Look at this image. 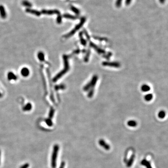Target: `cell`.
Instances as JSON below:
<instances>
[{
	"label": "cell",
	"mask_w": 168,
	"mask_h": 168,
	"mask_svg": "<svg viewBox=\"0 0 168 168\" xmlns=\"http://www.w3.org/2000/svg\"><path fill=\"white\" fill-rule=\"evenodd\" d=\"M59 147L58 144H55L53 146L51 157V166L52 168H56L57 164V158Z\"/></svg>",
	"instance_id": "obj_1"
},
{
	"label": "cell",
	"mask_w": 168,
	"mask_h": 168,
	"mask_svg": "<svg viewBox=\"0 0 168 168\" xmlns=\"http://www.w3.org/2000/svg\"><path fill=\"white\" fill-rule=\"evenodd\" d=\"M64 59V62H65V69L63 70H62V71L60 72V73H58L55 78H53V81L55 82L56 81H57L59 78L61 77L64 74H65L69 69V66H68V61H67V56H64L63 57Z\"/></svg>",
	"instance_id": "obj_2"
},
{
	"label": "cell",
	"mask_w": 168,
	"mask_h": 168,
	"mask_svg": "<svg viewBox=\"0 0 168 168\" xmlns=\"http://www.w3.org/2000/svg\"><path fill=\"white\" fill-rule=\"evenodd\" d=\"M86 18L85 17L82 18L81 19V21L80 22V23L78 24L77 26H76L75 28L73 29V30H72V31H71L69 34L65 35V37H69L73 35L78 29H79L83 26V25L84 24L85 22L86 21Z\"/></svg>",
	"instance_id": "obj_3"
},
{
	"label": "cell",
	"mask_w": 168,
	"mask_h": 168,
	"mask_svg": "<svg viewBox=\"0 0 168 168\" xmlns=\"http://www.w3.org/2000/svg\"><path fill=\"white\" fill-rule=\"evenodd\" d=\"M41 14L47 15H52L54 14H57L58 15H60V12L59 10L56 9H50V10H46V9H43L41 11Z\"/></svg>",
	"instance_id": "obj_4"
},
{
	"label": "cell",
	"mask_w": 168,
	"mask_h": 168,
	"mask_svg": "<svg viewBox=\"0 0 168 168\" xmlns=\"http://www.w3.org/2000/svg\"><path fill=\"white\" fill-rule=\"evenodd\" d=\"M99 143L100 146L103 148L104 149L106 150H109L110 149V146L109 144H108L103 139H100L99 141Z\"/></svg>",
	"instance_id": "obj_5"
},
{
	"label": "cell",
	"mask_w": 168,
	"mask_h": 168,
	"mask_svg": "<svg viewBox=\"0 0 168 168\" xmlns=\"http://www.w3.org/2000/svg\"><path fill=\"white\" fill-rule=\"evenodd\" d=\"M25 11L27 13H30L31 14L34 15L37 17H39L41 15V13L40 11L35 10V9H33L27 8L26 9Z\"/></svg>",
	"instance_id": "obj_6"
},
{
	"label": "cell",
	"mask_w": 168,
	"mask_h": 168,
	"mask_svg": "<svg viewBox=\"0 0 168 168\" xmlns=\"http://www.w3.org/2000/svg\"><path fill=\"white\" fill-rule=\"evenodd\" d=\"M0 16L3 19H5L7 17V13L4 7L2 5H0Z\"/></svg>",
	"instance_id": "obj_7"
},
{
	"label": "cell",
	"mask_w": 168,
	"mask_h": 168,
	"mask_svg": "<svg viewBox=\"0 0 168 168\" xmlns=\"http://www.w3.org/2000/svg\"><path fill=\"white\" fill-rule=\"evenodd\" d=\"M141 164L143 166H144L145 167H146V168H152L150 162L148 161L146 159L142 160L141 161Z\"/></svg>",
	"instance_id": "obj_8"
},
{
	"label": "cell",
	"mask_w": 168,
	"mask_h": 168,
	"mask_svg": "<svg viewBox=\"0 0 168 168\" xmlns=\"http://www.w3.org/2000/svg\"><path fill=\"white\" fill-rule=\"evenodd\" d=\"M21 74H22V76H23L24 77H27V76H28L29 75V74H30L29 70L27 68H26V67L23 68L21 70Z\"/></svg>",
	"instance_id": "obj_9"
},
{
	"label": "cell",
	"mask_w": 168,
	"mask_h": 168,
	"mask_svg": "<svg viewBox=\"0 0 168 168\" xmlns=\"http://www.w3.org/2000/svg\"><path fill=\"white\" fill-rule=\"evenodd\" d=\"M134 158H135V155H133L131 156V157L130 158V159L129 160V161H128V162L127 163V167L130 168L132 166L133 163H134Z\"/></svg>",
	"instance_id": "obj_10"
},
{
	"label": "cell",
	"mask_w": 168,
	"mask_h": 168,
	"mask_svg": "<svg viewBox=\"0 0 168 168\" xmlns=\"http://www.w3.org/2000/svg\"><path fill=\"white\" fill-rule=\"evenodd\" d=\"M8 78L9 80H16L17 79V77L15 75L14 73L12 72H9L8 74Z\"/></svg>",
	"instance_id": "obj_11"
},
{
	"label": "cell",
	"mask_w": 168,
	"mask_h": 168,
	"mask_svg": "<svg viewBox=\"0 0 168 168\" xmlns=\"http://www.w3.org/2000/svg\"><path fill=\"white\" fill-rule=\"evenodd\" d=\"M22 4L23 6H24L26 7H27L28 8H30L32 6V3L30 1L26 0H23L22 2Z\"/></svg>",
	"instance_id": "obj_12"
},
{
	"label": "cell",
	"mask_w": 168,
	"mask_h": 168,
	"mask_svg": "<svg viewBox=\"0 0 168 168\" xmlns=\"http://www.w3.org/2000/svg\"><path fill=\"white\" fill-rule=\"evenodd\" d=\"M141 90L144 92H147L150 90V87L147 84H144L141 86Z\"/></svg>",
	"instance_id": "obj_13"
},
{
	"label": "cell",
	"mask_w": 168,
	"mask_h": 168,
	"mask_svg": "<svg viewBox=\"0 0 168 168\" xmlns=\"http://www.w3.org/2000/svg\"><path fill=\"white\" fill-rule=\"evenodd\" d=\"M127 124L130 127H135L137 126V122L134 120H130L128 122Z\"/></svg>",
	"instance_id": "obj_14"
},
{
	"label": "cell",
	"mask_w": 168,
	"mask_h": 168,
	"mask_svg": "<svg viewBox=\"0 0 168 168\" xmlns=\"http://www.w3.org/2000/svg\"><path fill=\"white\" fill-rule=\"evenodd\" d=\"M166 112L164 110H161L158 113V117H159L160 119H163L164 118L165 116H166Z\"/></svg>",
	"instance_id": "obj_15"
},
{
	"label": "cell",
	"mask_w": 168,
	"mask_h": 168,
	"mask_svg": "<svg viewBox=\"0 0 168 168\" xmlns=\"http://www.w3.org/2000/svg\"><path fill=\"white\" fill-rule=\"evenodd\" d=\"M31 109H32L31 104L29 103L24 106V107L23 108V110L24 111H29L31 110Z\"/></svg>",
	"instance_id": "obj_16"
},
{
	"label": "cell",
	"mask_w": 168,
	"mask_h": 168,
	"mask_svg": "<svg viewBox=\"0 0 168 168\" xmlns=\"http://www.w3.org/2000/svg\"><path fill=\"white\" fill-rule=\"evenodd\" d=\"M103 65H108V66H114V67H119L120 66V65L115 63H107V62H104L103 64Z\"/></svg>",
	"instance_id": "obj_17"
},
{
	"label": "cell",
	"mask_w": 168,
	"mask_h": 168,
	"mask_svg": "<svg viewBox=\"0 0 168 168\" xmlns=\"http://www.w3.org/2000/svg\"><path fill=\"white\" fill-rule=\"evenodd\" d=\"M153 97L152 94H148L144 96V99L146 101H150L153 99Z\"/></svg>",
	"instance_id": "obj_18"
},
{
	"label": "cell",
	"mask_w": 168,
	"mask_h": 168,
	"mask_svg": "<svg viewBox=\"0 0 168 168\" xmlns=\"http://www.w3.org/2000/svg\"><path fill=\"white\" fill-rule=\"evenodd\" d=\"M64 17L65 18H68V19H73V20H75L77 18V17H75V16H72V15H69V14H65L64 15Z\"/></svg>",
	"instance_id": "obj_19"
},
{
	"label": "cell",
	"mask_w": 168,
	"mask_h": 168,
	"mask_svg": "<svg viewBox=\"0 0 168 168\" xmlns=\"http://www.w3.org/2000/svg\"><path fill=\"white\" fill-rule=\"evenodd\" d=\"M38 57L40 61H43L44 60V55L42 52H39L38 53Z\"/></svg>",
	"instance_id": "obj_20"
},
{
	"label": "cell",
	"mask_w": 168,
	"mask_h": 168,
	"mask_svg": "<svg viewBox=\"0 0 168 168\" xmlns=\"http://www.w3.org/2000/svg\"><path fill=\"white\" fill-rule=\"evenodd\" d=\"M45 122L46 124L49 126V127H52L53 126V122L52 121L51 119L48 118L45 120Z\"/></svg>",
	"instance_id": "obj_21"
},
{
	"label": "cell",
	"mask_w": 168,
	"mask_h": 168,
	"mask_svg": "<svg viewBox=\"0 0 168 168\" xmlns=\"http://www.w3.org/2000/svg\"><path fill=\"white\" fill-rule=\"evenodd\" d=\"M71 9L72 10V11H73L74 13L76 14H79L80 12H79V10L78 9H77L76 8L73 7V6H71Z\"/></svg>",
	"instance_id": "obj_22"
},
{
	"label": "cell",
	"mask_w": 168,
	"mask_h": 168,
	"mask_svg": "<svg viewBox=\"0 0 168 168\" xmlns=\"http://www.w3.org/2000/svg\"><path fill=\"white\" fill-rule=\"evenodd\" d=\"M54 112H55L54 110L52 108V109H51L50 111V113H49V117L50 119H51L53 117L54 114Z\"/></svg>",
	"instance_id": "obj_23"
},
{
	"label": "cell",
	"mask_w": 168,
	"mask_h": 168,
	"mask_svg": "<svg viewBox=\"0 0 168 168\" xmlns=\"http://www.w3.org/2000/svg\"><path fill=\"white\" fill-rule=\"evenodd\" d=\"M122 0H117L116 2L115 3V5L117 8H119L121 7Z\"/></svg>",
	"instance_id": "obj_24"
},
{
	"label": "cell",
	"mask_w": 168,
	"mask_h": 168,
	"mask_svg": "<svg viewBox=\"0 0 168 168\" xmlns=\"http://www.w3.org/2000/svg\"><path fill=\"white\" fill-rule=\"evenodd\" d=\"M61 22H62V17L60 15H58L57 17V19H56V22L58 23H61Z\"/></svg>",
	"instance_id": "obj_25"
},
{
	"label": "cell",
	"mask_w": 168,
	"mask_h": 168,
	"mask_svg": "<svg viewBox=\"0 0 168 168\" xmlns=\"http://www.w3.org/2000/svg\"><path fill=\"white\" fill-rule=\"evenodd\" d=\"M30 166V164L29 163H26L22 165L20 168H28Z\"/></svg>",
	"instance_id": "obj_26"
},
{
	"label": "cell",
	"mask_w": 168,
	"mask_h": 168,
	"mask_svg": "<svg viewBox=\"0 0 168 168\" xmlns=\"http://www.w3.org/2000/svg\"><path fill=\"white\" fill-rule=\"evenodd\" d=\"M65 162H63L61 163L59 168H65Z\"/></svg>",
	"instance_id": "obj_27"
},
{
	"label": "cell",
	"mask_w": 168,
	"mask_h": 168,
	"mask_svg": "<svg viewBox=\"0 0 168 168\" xmlns=\"http://www.w3.org/2000/svg\"><path fill=\"white\" fill-rule=\"evenodd\" d=\"M131 1H132V0H126V2H125L126 5H129L130 4Z\"/></svg>",
	"instance_id": "obj_28"
},
{
	"label": "cell",
	"mask_w": 168,
	"mask_h": 168,
	"mask_svg": "<svg viewBox=\"0 0 168 168\" xmlns=\"http://www.w3.org/2000/svg\"><path fill=\"white\" fill-rule=\"evenodd\" d=\"M160 2L161 3H164L165 1V0H159Z\"/></svg>",
	"instance_id": "obj_29"
},
{
	"label": "cell",
	"mask_w": 168,
	"mask_h": 168,
	"mask_svg": "<svg viewBox=\"0 0 168 168\" xmlns=\"http://www.w3.org/2000/svg\"><path fill=\"white\" fill-rule=\"evenodd\" d=\"M0 156H1V151L0 150Z\"/></svg>",
	"instance_id": "obj_30"
},
{
	"label": "cell",
	"mask_w": 168,
	"mask_h": 168,
	"mask_svg": "<svg viewBox=\"0 0 168 168\" xmlns=\"http://www.w3.org/2000/svg\"><path fill=\"white\" fill-rule=\"evenodd\" d=\"M1 97H2V94H1V93L0 92V98H1Z\"/></svg>",
	"instance_id": "obj_31"
}]
</instances>
